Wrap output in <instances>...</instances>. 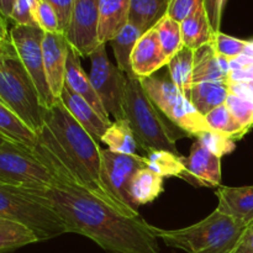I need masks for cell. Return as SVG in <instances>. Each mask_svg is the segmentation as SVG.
Wrapping results in <instances>:
<instances>
[{
	"mask_svg": "<svg viewBox=\"0 0 253 253\" xmlns=\"http://www.w3.org/2000/svg\"><path fill=\"white\" fill-rule=\"evenodd\" d=\"M24 189V188H21ZM32 199L53 210L67 232L93 240L109 253H160L152 225L74 184L58 183L43 189H24Z\"/></svg>",
	"mask_w": 253,
	"mask_h": 253,
	"instance_id": "obj_1",
	"label": "cell"
},
{
	"mask_svg": "<svg viewBox=\"0 0 253 253\" xmlns=\"http://www.w3.org/2000/svg\"><path fill=\"white\" fill-rule=\"evenodd\" d=\"M36 135L32 152L59 183L85 188L126 214L101 182L99 142L74 120L61 101L43 109V126Z\"/></svg>",
	"mask_w": 253,
	"mask_h": 253,
	"instance_id": "obj_2",
	"label": "cell"
},
{
	"mask_svg": "<svg viewBox=\"0 0 253 253\" xmlns=\"http://www.w3.org/2000/svg\"><path fill=\"white\" fill-rule=\"evenodd\" d=\"M247 225L215 209L192 226L162 230L153 226L155 234L167 246L187 253H235Z\"/></svg>",
	"mask_w": 253,
	"mask_h": 253,
	"instance_id": "obj_3",
	"label": "cell"
},
{
	"mask_svg": "<svg viewBox=\"0 0 253 253\" xmlns=\"http://www.w3.org/2000/svg\"><path fill=\"white\" fill-rule=\"evenodd\" d=\"M125 116L135 135L136 142L147 151H168L179 155L177 150L178 138L188 136L185 132H175L165 115L153 104L143 89L140 78L133 73L126 74Z\"/></svg>",
	"mask_w": 253,
	"mask_h": 253,
	"instance_id": "obj_4",
	"label": "cell"
},
{
	"mask_svg": "<svg viewBox=\"0 0 253 253\" xmlns=\"http://www.w3.org/2000/svg\"><path fill=\"white\" fill-rule=\"evenodd\" d=\"M0 103L16 114L34 132L43 126V108L31 77L16 51L0 59Z\"/></svg>",
	"mask_w": 253,
	"mask_h": 253,
	"instance_id": "obj_5",
	"label": "cell"
},
{
	"mask_svg": "<svg viewBox=\"0 0 253 253\" xmlns=\"http://www.w3.org/2000/svg\"><path fill=\"white\" fill-rule=\"evenodd\" d=\"M0 216L22 224L40 241L67 234L66 225L52 209L32 199L24 189L0 183Z\"/></svg>",
	"mask_w": 253,
	"mask_h": 253,
	"instance_id": "obj_6",
	"label": "cell"
},
{
	"mask_svg": "<svg viewBox=\"0 0 253 253\" xmlns=\"http://www.w3.org/2000/svg\"><path fill=\"white\" fill-rule=\"evenodd\" d=\"M140 82L158 110L177 128L194 137L209 130L204 116L198 113L170 78H160L153 74L147 78H140Z\"/></svg>",
	"mask_w": 253,
	"mask_h": 253,
	"instance_id": "obj_7",
	"label": "cell"
},
{
	"mask_svg": "<svg viewBox=\"0 0 253 253\" xmlns=\"http://www.w3.org/2000/svg\"><path fill=\"white\" fill-rule=\"evenodd\" d=\"M0 183L24 189H43L59 182L31 150L6 141L0 145Z\"/></svg>",
	"mask_w": 253,
	"mask_h": 253,
	"instance_id": "obj_8",
	"label": "cell"
},
{
	"mask_svg": "<svg viewBox=\"0 0 253 253\" xmlns=\"http://www.w3.org/2000/svg\"><path fill=\"white\" fill-rule=\"evenodd\" d=\"M141 168H146V157L101 150V182L111 199L130 216H140L131 200L130 184Z\"/></svg>",
	"mask_w": 253,
	"mask_h": 253,
	"instance_id": "obj_9",
	"label": "cell"
},
{
	"mask_svg": "<svg viewBox=\"0 0 253 253\" xmlns=\"http://www.w3.org/2000/svg\"><path fill=\"white\" fill-rule=\"evenodd\" d=\"M89 58L91 62L89 78L94 90L103 103L104 109L109 116H113L115 120L126 119V74L118 66L111 63L106 53L105 43L99 44L98 48L89 56Z\"/></svg>",
	"mask_w": 253,
	"mask_h": 253,
	"instance_id": "obj_10",
	"label": "cell"
},
{
	"mask_svg": "<svg viewBox=\"0 0 253 253\" xmlns=\"http://www.w3.org/2000/svg\"><path fill=\"white\" fill-rule=\"evenodd\" d=\"M43 35L44 32L37 26L14 25L10 29V40L16 51L17 57L29 76L31 77L39 91L42 108L48 109L57 100L49 90L46 72H44L43 52H42Z\"/></svg>",
	"mask_w": 253,
	"mask_h": 253,
	"instance_id": "obj_11",
	"label": "cell"
},
{
	"mask_svg": "<svg viewBox=\"0 0 253 253\" xmlns=\"http://www.w3.org/2000/svg\"><path fill=\"white\" fill-rule=\"evenodd\" d=\"M98 0H74L66 39L81 57H89L99 44Z\"/></svg>",
	"mask_w": 253,
	"mask_h": 253,
	"instance_id": "obj_12",
	"label": "cell"
},
{
	"mask_svg": "<svg viewBox=\"0 0 253 253\" xmlns=\"http://www.w3.org/2000/svg\"><path fill=\"white\" fill-rule=\"evenodd\" d=\"M183 179L197 187L219 188L221 184V157L212 153L200 141H195L184 160Z\"/></svg>",
	"mask_w": 253,
	"mask_h": 253,
	"instance_id": "obj_13",
	"label": "cell"
},
{
	"mask_svg": "<svg viewBox=\"0 0 253 253\" xmlns=\"http://www.w3.org/2000/svg\"><path fill=\"white\" fill-rule=\"evenodd\" d=\"M68 48L69 43L63 34L44 32L43 41H42L44 72H46L49 90L56 100L59 99L64 86Z\"/></svg>",
	"mask_w": 253,
	"mask_h": 253,
	"instance_id": "obj_14",
	"label": "cell"
},
{
	"mask_svg": "<svg viewBox=\"0 0 253 253\" xmlns=\"http://www.w3.org/2000/svg\"><path fill=\"white\" fill-rule=\"evenodd\" d=\"M168 64L156 29L145 32L136 43L131 56L132 73L138 78H147Z\"/></svg>",
	"mask_w": 253,
	"mask_h": 253,
	"instance_id": "obj_15",
	"label": "cell"
},
{
	"mask_svg": "<svg viewBox=\"0 0 253 253\" xmlns=\"http://www.w3.org/2000/svg\"><path fill=\"white\" fill-rule=\"evenodd\" d=\"M58 100L63 104V106L73 116L74 120L84 130L88 131V133L94 140L101 141V137L111 125V121L101 118L98 111L85 99L72 91L67 85H64L62 89Z\"/></svg>",
	"mask_w": 253,
	"mask_h": 253,
	"instance_id": "obj_16",
	"label": "cell"
},
{
	"mask_svg": "<svg viewBox=\"0 0 253 253\" xmlns=\"http://www.w3.org/2000/svg\"><path fill=\"white\" fill-rule=\"evenodd\" d=\"M64 85L68 86L72 91L81 95L82 98L85 99L96 111L99 115L105 120L111 121L110 116L104 109L103 103L100 98L94 90L93 84H91L90 78L88 74L84 72L81 64V56L78 52L69 46L68 56H67V67H66V78H64Z\"/></svg>",
	"mask_w": 253,
	"mask_h": 253,
	"instance_id": "obj_17",
	"label": "cell"
},
{
	"mask_svg": "<svg viewBox=\"0 0 253 253\" xmlns=\"http://www.w3.org/2000/svg\"><path fill=\"white\" fill-rule=\"evenodd\" d=\"M216 209L245 225L253 221V185L221 187L216 189Z\"/></svg>",
	"mask_w": 253,
	"mask_h": 253,
	"instance_id": "obj_18",
	"label": "cell"
},
{
	"mask_svg": "<svg viewBox=\"0 0 253 253\" xmlns=\"http://www.w3.org/2000/svg\"><path fill=\"white\" fill-rule=\"evenodd\" d=\"M230 59L219 56L211 42L194 51L193 84L199 82H227Z\"/></svg>",
	"mask_w": 253,
	"mask_h": 253,
	"instance_id": "obj_19",
	"label": "cell"
},
{
	"mask_svg": "<svg viewBox=\"0 0 253 253\" xmlns=\"http://www.w3.org/2000/svg\"><path fill=\"white\" fill-rule=\"evenodd\" d=\"M100 43L110 42L128 24L130 0H98Z\"/></svg>",
	"mask_w": 253,
	"mask_h": 253,
	"instance_id": "obj_20",
	"label": "cell"
},
{
	"mask_svg": "<svg viewBox=\"0 0 253 253\" xmlns=\"http://www.w3.org/2000/svg\"><path fill=\"white\" fill-rule=\"evenodd\" d=\"M229 94L227 82H199L193 84L188 99L198 113L205 116L215 108L226 103Z\"/></svg>",
	"mask_w": 253,
	"mask_h": 253,
	"instance_id": "obj_21",
	"label": "cell"
},
{
	"mask_svg": "<svg viewBox=\"0 0 253 253\" xmlns=\"http://www.w3.org/2000/svg\"><path fill=\"white\" fill-rule=\"evenodd\" d=\"M168 4L169 0H130L128 22L145 34L167 15Z\"/></svg>",
	"mask_w": 253,
	"mask_h": 253,
	"instance_id": "obj_22",
	"label": "cell"
},
{
	"mask_svg": "<svg viewBox=\"0 0 253 253\" xmlns=\"http://www.w3.org/2000/svg\"><path fill=\"white\" fill-rule=\"evenodd\" d=\"M180 29H182L183 43L193 51L200 48L204 44L210 43L214 39V32L210 26L204 5L189 15L187 19L183 20L180 22Z\"/></svg>",
	"mask_w": 253,
	"mask_h": 253,
	"instance_id": "obj_23",
	"label": "cell"
},
{
	"mask_svg": "<svg viewBox=\"0 0 253 253\" xmlns=\"http://www.w3.org/2000/svg\"><path fill=\"white\" fill-rule=\"evenodd\" d=\"M0 136L6 141L34 150L37 135L7 106L0 103Z\"/></svg>",
	"mask_w": 253,
	"mask_h": 253,
	"instance_id": "obj_24",
	"label": "cell"
},
{
	"mask_svg": "<svg viewBox=\"0 0 253 253\" xmlns=\"http://www.w3.org/2000/svg\"><path fill=\"white\" fill-rule=\"evenodd\" d=\"M163 192V177L148 168H141L132 177L130 184V197L133 207L148 204L160 197Z\"/></svg>",
	"mask_w": 253,
	"mask_h": 253,
	"instance_id": "obj_25",
	"label": "cell"
},
{
	"mask_svg": "<svg viewBox=\"0 0 253 253\" xmlns=\"http://www.w3.org/2000/svg\"><path fill=\"white\" fill-rule=\"evenodd\" d=\"M167 67L170 81L188 98L193 86L194 51L184 46L169 59Z\"/></svg>",
	"mask_w": 253,
	"mask_h": 253,
	"instance_id": "obj_26",
	"label": "cell"
},
{
	"mask_svg": "<svg viewBox=\"0 0 253 253\" xmlns=\"http://www.w3.org/2000/svg\"><path fill=\"white\" fill-rule=\"evenodd\" d=\"M142 35V31L138 27L128 22L110 41L114 56H115L116 62H118V67L125 74L132 73L131 56H132L136 43H137Z\"/></svg>",
	"mask_w": 253,
	"mask_h": 253,
	"instance_id": "obj_27",
	"label": "cell"
},
{
	"mask_svg": "<svg viewBox=\"0 0 253 253\" xmlns=\"http://www.w3.org/2000/svg\"><path fill=\"white\" fill-rule=\"evenodd\" d=\"M101 142L105 143L110 151L125 155H137V142L130 124L126 119L115 120L111 123L106 132L101 137Z\"/></svg>",
	"mask_w": 253,
	"mask_h": 253,
	"instance_id": "obj_28",
	"label": "cell"
},
{
	"mask_svg": "<svg viewBox=\"0 0 253 253\" xmlns=\"http://www.w3.org/2000/svg\"><path fill=\"white\" fill-rule=\"evenodd\" d=\"M39 242L36 235L16 221L0 216V253L11 252Z\"/></svg>",
	"mask_w": 253,
	"mask_h": 253,
	"instance_id": "obj_29",
	"label": "cell"
},
{
	"mask_svg": "<svg viewBox=\"0 0 253 253\" xmlns=\"http://www.w3.org/2000/svg\"><path fill=\"white\" fill-rule=\"evenodd\" d=\"M204 120L209 130L220 133L227 138H231L235 142L237 140H241L249 132L237 123L236 119L232 116V114L227 109L226 104H222V105L217 106L214 110L208 113L204 116Z\"/></svg>",
	"mask_w": 253,
	"mask_h": 253,
	"instance_id": "obj_30",
	"label": "cell"
},
{
	"mask_svg": "<svg viewBox=\"0 0 253 253\" xmlns=\"http://www.w3.org/2000/svg\"><path fill=\"white\" fill-rule=\"evenodd\" d=\"M185 158L168 151H153L146 157V168L153 170L161 177L182 178L185 172Z\"/></svg>",
	"mask_w": 253,
	"mask_h": 253,
	"instance_id": "obj_31",
	"label": "cell"
},
{
	"mask_svg": "<svg viewBox=\"0 0 253 253\" xmlns=\"http://www.w3.org/2000/svg\"><path fill=\"white\" fill-rule=\"evenodd\" d=\"M157 31L158 39H160L161 47H162L163 53L169 59L177 53L178 51L184 47L182 37V29H180V22L170 19L166 15L160 22L155 26Z\"/></svg>",
	"mask_w": 253,
	"mask_h": 253,
	"instance_id": "obj_32",
	"label": "cell"
},
{
	"mask_svg": "<svg viewBox=\"0 0 253 253\" xmlns=\"http://www.w3.org/2000/svg\"><path fill=\"white\" fill-rule=\"evenodd\" d=\"M225 104L237 123L245 130H251L253 127V101L244 96L230 93Z\"/></svg>",
	"mask_w": 253,
	"mask_h": 253,
	"instance_id": "obj_33",
	"label": "cell"
},
{
	"mask_svg": "<svg viewBox=\"0 0 253 253\" xmlns=\"http://www.w3.org/2000/svg\"><path fill=\"white\" fill-rule=\"evenodd\" d=\"M211 44L219 56L227 59H234L244 53L249 44V40L237 39V37L229 36L220 31L214 35Z\"/></svg>",
	"mask_w": 253,
	"mask_h": 253,
	"instance_id": "obj_34",
	"label": "cell"
},
{
	"mask_svg": "<svg viewBox=\"0 0 253 253\" xmlns=\"http://www.w3.org/2000/svg\"><path fill=\"white\" fill-rule=\"evenodd\" d=\"M198 141L202 142L203 146L211 151L212 153L217 155L219 157H222L225 155H229L236 147V142L231 138H227L220 133L214 132L211 130H208L205 132L200 133L197 137Z\"/></svg>",
	"mask_w": 253,
	"mask_h": 253,
	"instance_id": "obj_35",
	"label": "cell"
},
{
	"mask_svg": "<svg viewBox=\"0 0 253 253\" xmlns=\"http://www.w3.org/2000/svg\"><path fill=\"white\" fill-rule=\"evenodd\" d=\"M35 19H36L37 26H39L43 32H49V34H57V32H61L58 17H57L53 7H52L46 0L36 2Z\"/></svg>",
	"mask_w": 253,
	"mask_h": 253,
	"instance_id": "obj_36",
	"label": "cell"
},
{
	"mask_svg": "<svg viewBox=\"0 0 253 253\" xmlns=\"http://www.w3.org/2000/svg\"><path fill=\"white\" fill-rule=\"evenodd\" d=\"M36 2L35 0H16L12 7L11 16H10V20L14 22V25L37 26L36 19H35Z\"/></svg>",
	"mask_w": 253,
	"mask_h": 253,
	"instance_id": "obj_37",
	"label": "cell"
},
{
	"mask_svg": "<svg viewBox=\"0 0 253 253\" xmlns=\"http://www.w3.org/2000/svg\"><path fill=\"white\" fill-rule=\"evenodd\" d=\"M203 5L204 0H169L167 16L175 21L182 22Z\"/></svg>",
	"mask_w": 253,
	"mask_h": 253,
	"instance_id": "obj_38",
	"label": "cell"
},
{
	"mask_svg": "<svg viewBox=\"0 0 253 253\" xmlns=\"http://www.w3.org/2000/svg\"><path fill=\"white\" fill-rule=\"evenodd\" d=\"M46 1L53 7L57 17H58L61 32L66 35L69 26V21H71L72 11H73L74 0H46Z\"/></svg>",
	"mask_w": 253,
	"mask_h": 253,
	"instance_id": "obj_39",
	"label": "cell"
},
{
	"mask_svg": "<svg viewBox=\"0 0 253 253\" xmlns=\"http://www.w3.org/2000/svg\"><path fill=\"white\" fill-rule=\"evenodd\" d=\"M225 2H226V0H204V9L207 11L208 19H209L210 26H211L214 35L220 32Z\"/></svg>",
	"mask_w": 253,
	"mask_h": 253,
	"instance_id": "obj_40",
	"label": "cell"
},
{
	"mask_svg": "<svg viewBox=\"0 0 253 253\" xmlns=\"http://www.w3.org/2000/svg\"><path fill=\"white\" fill-rule=\"evenodd\" d=\"M230 93L244 96L253 101V82H227Z\"/></svg>",
	"mask_w": 253,
	"mask_h": 253,
	"instance_id": "obj_41",
	"label": "cell"
},
{
	"mask_svg": "<svg viewBox=\"0 0 253 253\" xmlns=\"http://www.w3.org/2000/svg\"><path fill=\"white\" fill-rule=\"evenodd\" d=\"M235 253H253V221L245 229Z\"/></svg>",
	"mask_w": 253,
	"mask_h": 253,
	"instance_id": "obj_42",
	"label": "cell"
},
{
	"mask_svg": "<svg viewBox=\"0 0 253 253\" xmlns=\"http://www.w3.org/2000/svg\"><path fill=\"white\" fill-rule=\"evenodd\" d=\"M16 0H0V15L9 21Z\"/></svg>",
	"mask_w": 253,
	"mask_h": 253,
	"instance_id": "obj_43",
	"label": "cell"
},
{
	"mask_svg": "<svg viewBox=\"0 0 253 253\" xmlns=\"http://www.w3.org/2000/svg\"><path fill=\"white\" fill-rule=\"evenodd\" d=\"M15 52L14 46H12L11 40H7V41L0 42V59H2L4 57H6L7 54H11Z\"/></svg>",
	"mask_w": 253,
	"mask_h": 253,
	"instance_id": "obj_44",
	"label": "cell"
},
{
	"mask_svg": "<svg viewBox=\"0 0 253 253\" xmlns=\"http://www.w3.org/2000/svg\"><path fill=\"white\" fill-rule=\"evenodd\" d=\"M10 40V30L7 29V20L0 15V42Z\"/></svg>",
	"mask_w": 253,
	"mask_h": 253,
	"instance_id": "obj_45",
	"label": "cell"
},
{
	"mask_svg": "<svg viewBox=\"0 0 253 253\" xmlns=\"http://www.w3.org/2000/svg\"><path fill=\"white\" fill-rule=\"evenodd\" d=\"M242 54H246V56L253 58V40H249V44H247L246 49H245V52Z\"/></svg>",
	"mask_w": 253,
	"mask_h": 253,
	"instance_id": "obj_46",
	"label": "cell"
},
{
	"mask_svg": "<svg viewBox=\"0 0 253 253\" xmlns=\"http://www.w3.org/2000/svg\"><path fill=\"white\" fill-rule=\"evenodd\" d=\"M4 142H6V140H5L4 137H2V136H0V145H2V143Z\"/></svg>",
	"mask_w": 253,
	"mask_h": 253,
	"instance_id": "obj_47",
	"label": "cell"
},
{
	"mask_svg": "<svg viewBox=\"0 0 253 253\" xmlns=\"http://www.w3.org/2000/svg\"><path fill=\"white\" fill-rule=\"evenodd\" d=\"M35 1H37V2H39V1H43V0H35Z\"/></svg>",
	"mask_w": 253,
	"mask_h": 253,
	"instance_id": "obj_48",
	"label": "cell"
}]
</instances>
